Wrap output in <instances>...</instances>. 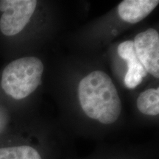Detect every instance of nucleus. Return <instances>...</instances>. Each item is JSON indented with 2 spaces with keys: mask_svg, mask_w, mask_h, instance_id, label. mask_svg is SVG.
Wrapping results in <instances>:
<instances>
[{
  "mask_svg": "<svg viewBox=\"0 0 159 159\" xmlns=\"http://www.w3.org/2000/svg\"><path fill=\"white\" fill-rule=\"evenodd\" d=\"M37 6L35 0H0V30L7 36L19 33L29 22Z\"/></svg>",
  "mask_w": 159,
  "mask_h": 159,
  "instance_id": "3",
  "label": "nucleus"
},
{
  "mask_svg": "<svg viewBox=\"0 0 159 159\" xmlns=\"http://www.w3.org/2000/svg\"><path fill=\"white\" fill-rule=\"evenodd\" d=\"M43 72V63L38 57L30 56L17 59L3 70L2 88L13 99H24L41 84Z\"/></svg>",
  "mask_w": 159,
  "mask_h": 159,
  "instance_id": "2",
  "label": "nucleus"
},
{
  "mask_svg": "<svg viewBox=\"0 0 159 159\" xmlns=\"http://www.w3.org/2000/svg\"><path fill=\"white\" fill-rule=\"evenodd\" d=\"M118 55L127 61L128 71L125 76V84L128 89H134L142 82L148 75L146 69L137 57L133 41L121 43L117 48Z\"/></svg>",
  "mask_w": 159,
  "mask_h": 159,
  "instance_id": "5",
  "label": "nucleus"
},
{
  "mask_svg": "<svg viewBox=\"0 0 159 159\" xmlns=\"http://www.w3.org/2000/svg\"><path fill=\"white\" fill-rule=\"evenodd\" d=\"M137 108L144 114L158 115L159 89H150L141 93L137 98Z\"/></svg>",
  "mask_w": 159,
  "mask_h": 159,
  "instance_id": "7",
  "label": "nucleus"
},
{
  "mask_svg": "<svg viewBox=\"0 0 159 159\" xmlns=\"http://www.w3.org/2000/svg\"><path fill=\"white\" fill-rule=\"evenodd\" d=\"M134 44L137 57L147 72L159 77V35L155 29L150 28L135 37Z\"/></svg>",
  "mask_w": 159,
  "mask_h": 159,
  "instance_id": "4",
  "label": "nucleus"
},
{
  "mask_svg": "<svg viewBox=\"0 0 159 159\" xmlns=\"http://www.w3.org/2000/svg\"><path fill=\"white\" fill-rule=\"evenodd\" d=\"M0 159H42L39 152L32 147L16 146L0 148Z\"/></svg>",
  "mask_w": 159,
  "mask_h": 159,
  "instance_id": "8",
  "label": "nucleus"
},
{
  "mask_svg": "<svg viewBox=\"0 0 159 159\" xmlns=\"http://www.w3.org/2000/svg\"><path fill=\"white\" fill-rule=\"evenodd\" d=\"M78 97L81 108L89 117L105 125L114 123L122 111L121 99L106 73L94 71L80 82Z\"/></svg>",
  "mask_w": 159,
  "mask_h": 159,
  "instance_id": "1",
  "label": "nucleus"
},
{
  "mask_svg": "<svg viewBox=\"0 0 159 159\" xmlns=\"http://www.w3.org/2000/svg\"><path fill=\"white\" fill-rule=\"evenodd\" d=\"M158 3V0H124L118 6V13L123 21L136 24L148 16Z\"/></svg>",
  "mask_w": 159,
  "mask_h": 159,
  "instance_id": "6",
  "label": "nucleus"
}]
</instances>
